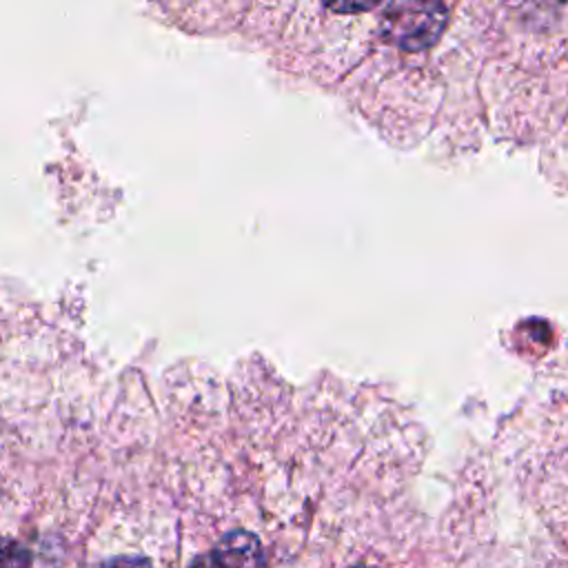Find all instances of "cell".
I'll return each mask as SVG.
<instances>
[{"instance_id":"obj_3","label":"cell","mask_w":568,"mask_h":568,"mask_svg":"<svg viewBox=\"0 0 568 568\" xmlns=\"http://www.w3.org/2000/svg\"><path fill=\"white\" fill-rule=\"evenodd\" d=\"M335 13H364L377 7L382 0H322Z\"/></svg>"},{"instance_id":"obj_6","label":"cell","mask_w":568,"mask_h":568,"mask_svg":"<svg viewBox=\"0 0 568 568\" xmlns=\"http://www.w3.org/2000/svg\"><path fill=\"white\" fill-rule=\"evenodd\" d=\"M353 568H377V566H353Z\"/></svg>"},{"instance_id":"obj_4","label":"cell","mask_w":568,"mask_h":568,"mask_svg":"<svg viewBox=\"0 0 568 568\" xmlns=\"http://www.w3.org/2000/svg\"><path fill=\"white\" fill-rule=\"evenodd\" d=\"M102 568H153L144 557H113Z\"/></svg>"},{"instance_id":"obj_2","label":"cell","mask_w":568,"mask_h":568,"mask_svg":"<svg viewBox=\"0 0 568 568\" xmlns=\"http://www.w3.org/2000/svg\"><path fill=\"white\" fill-rule=\"evenodd\" d=\"M220 568H264V548L257 535L248 530L226 532L211 550Z\"/></svg>"},{"instance_id":"obj_7","label":"cell","mask_w":568,"mask_h":568,"mask_svg":"<svg viewBox=\"0 0 568 568\" xmlns=\"http://www.w3.org/2000/svg\"><path fill=\"white\" fill-rule=\"evenodd\" d=\"M0 568H4V564H2V561H0Z\"/></svg>"},{"instance_id":"obj_1","label":"cell","mask_w":568,"mask_h":568,"mask_svg":"<svg viewBox=\"0 0 568 568\" xmlns=\"http://www.w3.org/2000/svg\"><path fill=\"white\" fill-rule=\"evenodd\" d=\"M444 27L446 9L442 0H390L382 16L384 38L408 53L433 47Z\"/></svg>"},{"instance_id":"obj_5","label":"cell","mask_w":568,"mask_h":568,"mask_svg":"<svg viewBox=\"0 0 568 568\" xmlns=\"http://www.w3.org/2000/svg\"><path fill=\"white\" fill-rule=\"evenodd\" d=\"M189 568H220V564L213 559V555H211V552H206V555L195 557V559L191 561V566H189Z\"/></svg>"}]
</instances>
